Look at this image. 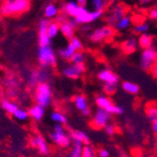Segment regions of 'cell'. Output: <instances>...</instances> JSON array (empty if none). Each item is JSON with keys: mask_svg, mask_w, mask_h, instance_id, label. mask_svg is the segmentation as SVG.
Returning a JSON list of instances; mask_svg holds the SVG:
<instances>
[{"mask_svg": "<svg viewBox=\"0 0 157 157\" xmlns=\"http://www.w3.org/2000/svg\"><path fill=\"white\" fill-rule=\"evenodd\" d=\"M30 0H7L1 7L4 15H16L29 9Z\"/></svg>", "mask_w": 157, "mask_h": 157, "instance_id": "obj_1", "label": "cell"}, {"mask_svg": "<svg viewBox=\"0 0 157 157\" xmlns=\"http://www.w3.org/2000/svg\"><path fill=\"white\" fill-rule=\"evenodd\" d=\"M53 99L51 86L47 82L39 83L35 87V101L38 105L48 107Z\"/></svg>", "mask_w": 157, "mask_h": 157, "instance_id": "obj_2", "label": "cell"}, {"mask_svg": "<svg viewBox=\"0 0 157 157\" xmlns=\"http://www.w3.org/2000/svg\"><path fill=\"white\" fill-rule=\"evenodd\" d=\"M50 137L54 143L60 148L67 149L72 145V137L70 134L65 132L63 124L56 123L54 125V132L50 135Z\"/></svg>", "mask_w": 157, "mask_h": 157, "instance_id": "obj_3", "label": "cell"}, {"mask_svg": "<svg viewBox=\"0 0 157 157\" xmlns=\"http://www.w3.org/2000/svg\"><path fill=\"white\" fill-rule=\"evenodd\" d=\"M38 60L42 68H48L54 66L56 63V55L50 45L40 46L37 53Z\"/></svg>", "mask_w": 157, "mask_h": 157, "instance_id": "obj_4", "label": "cell"}, {"mask_svg": "<svg viewBox=\"0 0 157 157\" xmlns=\"http://www.w3.org/2000/svg\"><path fill=\"white\" fill-rule=\"evenodd\" d=\"M115 34H116L115 27L108 25L96 28L95 30H93L89 35V39L90 41L94 42V44H100V42L112 39L115 36Z\"/></svg>", "mask_w": 157, "mask_h": 157, "instance_id": "obj_5", "label": "cell"}, {"mask_svg": "<svg viewBox=\"0 0 157 157\" xmlns=\"http://www.w3.org/2000/svg\"><path fill=\"white\" fill-rule=\"evenodd\" d=\"M157 59V50L155 48L150 47L143 49L140 56V67L145 72H150L155 60Z\"/></svg>", "mask_w": 157, "mask_h": 157, "instance_id": "obj_6", "label": "cell"}, {"mask_svg": "<svg viewBox=\"0 0 157 157\" xmlns=\"http://www.w3.org/2000/svg\"><path fill=\"white\" fill-rule=\"evenodd\" d=\"M111 120V114L104 108H100L95 111L93 119L91 121V127L94 129H103V128L109 123Z\"/></svg>", "mask_w": 157, "mask_h": 157, "instance_id": "obj_7", "label": "cell"}, {"mask_svg": "<svg viewBox=\"0 0 157 157\" xmlns=\"http://www.w3.org/2000/svg\"><path fill=\"white\" fill-rule=\"evenodd\" d=\"M128 11H129V7L123 3H119L116 6H114L113 10H111L110 14L106 17V23L107 25L114 27L115 24L118 20L127 15Z\"/></svg>", "mask_w": 157, "mask_h": 157, "instance_id": "obj_8", "label": "cell"}, {"mask_svg": "<svg viewBox=\"0 0 157 157\" xmlns=\"http://www.w3.org/2000/svg\"><path fill=\"white\" fill-rule=\"evenodd\" d=\"M50 21L47 18H42L39 21L38 24V41L40 46L50 45L51 38L47 34V26Z\"/></svg>", "mask_w": 157, "mask_h": 157, "instance_id": "obj_9", "label": "cell"}, {"mask_svg": "<svg viewBox=\"0 0 157 157\" xmlns=\"http://www.w3.org/2000/svg\"><path fill=\"white\" fill-rule=\"evenodd\" d=\"M86 71V66L84 63L82 64H74L66 66L62 70V74L71 79H78Z\"/></svg>", "mask_w": 157, "mask_h": 157, "instance_id": "obj_10", "label": "cell"}, {"mask_svg": "<svg viewBox=\"0 0 157 157\" xmlns=\"http://www.w3.org/2000/svg\"><path fill=\"white\" fill-rule=\"evenodd\" d=\"M77 25H78V24L75 18L70 19V20H66L63 23L59 24V31L61 32V34L66 39L70 40L75 36V27Z\"/></svg>", "mask_w": 157, "mask_h": 157, "instance_id": "obj_11", "label": "cell"}, {"mask_svg": "<svg viewBox=\"0 0 157 157\" xmlns=\"http://www.w3.org/2000/svg\"><path fill=\"white\" fill-rule=\"evenodd\" d=\"M29 145L32 148H35L39 151V152L42 155H46L50 152V148L47 141L41 136H37L31 137L29 140Z\"/></svg>", "mask_w": 157, "mask_h": 157, "instance_id": "obj_12", "label": "cell"}, {"mask_svg": "<svg viewBox=\"0 0 157 157\" xmlns=\"http://www.w3.org/2000/svg\"><path fill=\"white\" fill-rule=\"evenodd\" d=\"M74 102H75V107L81 111V113L83 114L84 116L88 117L91 114V110L90 108L89 107V105H88V101H87V98H86L84 95H76L74 99Z\"/></svg>", "mask_w": 157, "mask_h": 157, "instance_id": "obj_13", "label": "cell"}, {"mask_svg": "<svg viewBox=\"0 0 157 157\" xmlns=\"http://www.w3.org/2000/svg\"><path fill=\"white\" fill-rule=\"evenodd\" d=\"M98 79L103 83H119V76L108 69L100 71L98 74Z\"/></svg>", "mask_w": 157, "mask_h": 157, "instance_id": "obj_14", "label": "cell"}, {"mask_svg": "<svg viewBox=\"0 0 157 157\" xmlns=\"http://www.w3.org/2000/svg\"><path fill=\"white\" fill-rule=\"evenodd\" d=\"M137 47H138V42H137V40H136L135 38L126 39L121 44V49L125 55L134 54L136 51Z\"/></svg>", "mask_w": 157, "mask_h": 157, "instance_id": "obj_15", "label": "cell"}, {"mask_svg": "<svg viewBox=\"0 0 157 157\" xmlns=\"http://www.w3.org/2000/svg\"><path fill=\"white\" fill-rule=\"evenodd\" d=\"M75 21L77 22L78 25H84V24L91 23L90 13L85 6H80L79 11L77 13V15L75 17Z\"/></svg>", "mask_w": 157, "mask_h": 157, "instance_id": "obj_16", "label": "cell"}, {"mask_svg": "<svg viewBox=\"0 0 157 157\" xmlns=\"http://www.w3.org/2000/svg\"><path fill=\"white\" fill-rule=\"evenodd\" d=\"M79 8H80V5L77 2H75V1H69V2H67L63 6L62 11L66 14L67 16L75 18L77 15L78 11H79Z\"/></svg>", "mask_w": 157, "mask_h": 157, "instance_id": "obj_17", "label": "cell"}, {"mask_svg": "<svg viewBox=\"0 0 157 157\" xmlns=\"http://www.w3.org/2000/svg\"><path fill=\"white\" fill-rule=\"evenodd\" d=\"M28 114H29V117H31L34 121H40L44 116L45 109L42 105L36 104L35 105L31 106L30 109L28 110Z\"/></svg>", "mask_w": 157, "mask_h": 157, "instance_id": "obj_18", "label": "cell"}, {"mask_svg": "<svg viewBox=\"0 0 157 157\" xmlns=\"http://www.w3.org/2000/svg\"><path fill=\"white\" fill-rule=\"evenodd\" d=\"M138 46L142 49H146V48H150L153 46V37L151 34L145 32L140 34L138 40Z\"/></svg>", "mask_w": 157, "mask_h": 157, "instance_id": "obj_19", "label": "cell"}, {"mask_svg": "<svg viewBox=\"0 0 157 157\" xmlns=\"http://www.w3.org/2000/svg\"><path fill=\"white\" fill-rule=\"evenodd\" d=\"M72 149H71L69 152V156L71 157H82V151L84 143L76 139H72Z\"/></svg>", "mask_w": 157, "mask_h": 157, "instance_id": "obj_20", "label": "cell"}, {"mask_svg": "<svg viewBox=\"0 0 157 157\" xmlns=\"http://www.w3.org/2000/svg\"><path fill=\"white\" fill-rule=\"evenodd\" d=\"M122 90L127 92L128 94H131V95H136L139 93L140 91V88L139 86L136 83L130 82V81H125L122 83L121 85Z\"/></svg>", "mask_w": 157, "mask_h": 157, "instance_id": "obj_21", "label": "cell"}, {"mask_svg": "<svg viewBox=\"0 0 157 157\" xmlns=\"http://www.w3.org/2000/svg\"><path fill=\"white\" fill-rule=\"evenodd\" d=\"M132 25V20H131V17L128 15H125L124 17L121 18L120 20L117 21V23L114 25L116 30H126L128 29Z\"/></svg>", "mask_w": 157, "mask_h": 157, "instance_id": "obj_22", "label": "cell"}, {"mask_svg": "<svg viewBox=\"0 0 157 157\" xmlns=\"http://www.w3.org/2000/svg\"><path fill=\"white\" fill-rule=\"evenodd\" d=\"M70 136H71V137H72V139H76V140H79V141L83 142L84 145L90 143V140L89 136L86 134L85 132H83V131H78V130L71 131L70 132Z\"/></svg>", "mask_w": 157, "mask_h": 157, "instance_id": "obj_23", "label": "cell"}, {"mask_svg": "<svg viewBox=\"0 0 157 157\" xmlns=\"http://www.w3.org/2000/svg\"><path fill=\"white\" fill-rule=\"evenodd\" d=\"M75 51L76 50L75 49V47L69 42L68 45H66L64 48H62V49L59 50V56H60L62 59H64V60H70L71 58L73 56V55L75 53Z\"/></svg>", "mask_w": 157, "mask_h": 157, "instance_id": "obj_24", "label": "cell"}, {"mask_svg": "<svg viewBox=\"0 0 157 157\" xmlns=\"http://www.w3.org/2000/svg\"><path fill=\"white\" fill-rule=\"evenodd\" d=\"M95 103L98 107L104 109H106L111 104H113L112 100L110 99V97H108V95H99L95 99Z\"/></svg>", "mask_w": 157, "mask_h": 157, "instance_id": "obj_25", "label": "cell"}, {"mask_svg": "<svg viewBox=\"0 0 157 157\" xmlns=\"http://www.w3.org/2000/svg\"><path fill=\"white\" fill-rule=\"evenodd\" d=\"M59 14V8L55 4H48L44 9V16L47 19H54Z\"/></svg>", "mask_w": 157, "mask_h": 157, "instance_id": "obj_26", "label": "cell"}, {"mask_svg": "<svg viewBox=\"0 0 157 157\" xmlns=\"http://www.w3.org/2000/svg\"><path fill=\"white\" fill-rule=\"evenodd\" d=\"M59 33V24L58 22H50L47 26V34L51 39L58 36Z\"/></svg>", "mask_w": 157, "mask_h": 157, "instance_id": "obj_27", "label": "cell"}, {"mask_svg": "<svg viewBox=\"0 0 157 157\" xmlns=\"http://www.w3.org/2000/svg\"><path fill=\"white\" fill-rule=\"evenodd\" d=\"M51 120L56 123L60 124H66L67 123V118L63 113L59 111H54L51 113Z\"/></svg>", "mask_w": 157, "mask_h": 157, "instance_id": "obj_28", "label": "cell"}, {"mask_svg": "<svg viewBox=\"0 0 157 157\" xmlns=\"http://www.w3.org/2000/svg\"><path fill=\"white\" fill-rule=\"evenodd\" d=\"M118 84L119 83H104L103 90L105 95L111 96L115 94L118 90Z\"/></svg>", "mask_w": 157, "mask_h": 157, "instance_id": "obj_29", "label": "cell"}, {"mask_svg": "<svg viewBox=\"0 0 157 157\" xmlns=\"http://www.w3.org/2000/svg\"><path fill=\"white\" fill-rule=\"evenodd\" d=\"M95 156H97V151L93 146L90 145V143L84 145L82 157H95Z\"/></svg>", "mask_w": 157, "mask_h": 157, "instance_id": "obj_30", "label": "cell"}, {"mask_svg": "<svg viewBox=\"0 0 157 157\" xmlns=\"http://www.w3.org/2000/svg\"><path fill=\"white\" fill-rule=\"evenodd\" d=\"M39 83H40V80H39V75H38V70L32 71V72H30L29 75H28V77H27L28 86L31 87V88H35Z\"/></svg>", "mask_w": 157, "mask_h": 157, "instance_id": "obj_31", "label": "cell"}, {"mask_svg": "<svg viewBox=\"0 0 157 157\" xmlns=\"http://www.w3.org/2000/svg\"><path fill=\"white\" fill-rule=\"evenodd\" d=\"M1 107L8 113L10 114H13L14 111H15L18 108V105L16 104H14L10 101H8V100H4V101L1 102Z\"/></svg>", "mask_w": 157, "mask_h": 157, "instance_id": "obj_32", "label": "cell"}, {"mask_svg": "<svg viewBox=\"0 0 157 157\" xmlns=\"http://www.w3.org/2000/svg\"><path fill=\"white\" fill-rule=\"evenodd\" d=\"M13 117L15 118L16 120L20 121H26L29 117V114H28V111L25 110V109H21V108H17L14 113L12 114Z\"/></svg>", "mask_w": 157, "mask_h": 157, "instance_id": "obj_33", "label": "cell"}, {"mask_svg": "<svg viewBox=\"0 0 157 157\" xmlns=\"http://www.w3.org/2000/svg\"><path fill=\"white\" fill-rule=\"evenodd\" d=\"M70 61L74 64H82L85 62V55L82 51H75V53L71 58Z\"/></svg>", "mask_w": 157, "mask_h": 157, "instance_id": "obj_34", "label": "cell"}, {"mask_svg": "<svg viewBox=\"0 0 157 157\" xmlns=\"http://www.w3.org/2000/svg\"><path fill=\"white\" fill-rule=\"evenodd\" d=\"M91 4L94 10L104 11L108 5V0H91Z\"/></svg>", "mask_w": 157, "mask_h": 157, "instance_id": "obj_35", "label": "cell"}, {"mask_svg": "<svg viewBox=\"0 0 157 157\" xmlns=\"http://www.w3.org/2000/svg\"><path fill=\"white\" fill-rule=\"evenodd\" d=\"M146 114H147L148 120L151 122L156 121L157 120V106H153V105L148 106L146 109Z\"/></svg>", "mask_w": 157, "mask_h": 157, "instance_id": "obj_36", "label": "cell"}, {"mask_svg": "<svg viewBox=\"0 0 157 157\" xmlns=\"http://www.w3.org/2000/svg\"><path fill=\"white\" fill-rule=\"evenodd\" d=\"M105 110L108 111L111 115H121V114H123V112H124V109L122 106L117 105L114 103L111 104Z\"/></svg>", "mask_w": 157, "mask_h": 157, "instance_id": "obj_37", "label": "cell"}, {"mask_svg": "<svg viewBox=\"0 0 157 157\" xmlns=\"http://www.w3.org/2000/svg\"><path fill=\"white\" fill-rule=\"evenodd\" d=\"M150 29V25L148 23L146 22H141L139 24H136V25L134 28V31L137 34H142V33H145L148 32Z\"/></svg>", "mask_w": 157, "mask_h": 157, "instance_id": "obj_38", "label": "cell"}, {"mask_svg": "<svg viewBox=\"0 0 157 157\" xmlns=\"http://www.w3.org/2000/svg\"><path fill=\"white\" fill-rule=\"evenodd\" d=\"M70 44H72L75 49L76 51H82L84 49V45H83V42L81 41V40L76 37V36H74L72 39H70Z\"/></svg>", "mask_w": 157, "mask_h": 157, "instance_id": "obj_39", "label": "cell"}, {"mask_svg": "<svg viewBox=\"0 0 157 157\" xmlns=\"http://www.w3.org/2000/svg\"><path fill=\"white\" fill-rule=\"evenodd\" d=\"M104 129L105 131V133L108 135V136H114L116 134V128L115 126H114L113 124H110V123H107L105 127H104Z\"/></svg>", "mask_w": 157, "mask_h": 157, "instance_id": "obj_40", "label": "cell"}, {"mask_svg": "<svg viewBox=\"0 0 157 157\" xmlns=\"http://www.w3.org/2000/svg\"><path fill=\"white\" fill-rule=\"evenodd\" d=\"M149 18L152 21H157V8H153L149 11Z\"/></svg>", "mask_w": 157, "mask_h": 157, "instance_id": "obj_41", "label": "cell"}, {"mask_svg": "<svg viewBox=\"0 0 157 157\" xmlns=\"http://www.w3.org/2000/svg\"><path fill=\"white\" fill-rule=\"evenodd\" d=\"M110 155V152L106 149H100L97 151V156L99 157H108Z\"/></svg>", "mask_w": 157, "mask_h": 157, "instance_id": "obj_42", "label": "cell"}, {"mask_svg": "<svg viewBox=\"0 0 157 157\" xmlns=\"http://www.w3.org/2000/svg\"><path fill=\"white\" fill-rule=\"evenodd\" d=\"M150 73L151 75V76L154 78V79H157V59L155 60L154 64L152 65L151 71H150Z\"/></svg>", "mask_w": 157, "mask_h": 157, "instance_id": "obj_43", "label": "cell"}, {"mask_svg": "<svg viewBox=\"0 0 157 157\" xmlns=\"http://www.w3.org/2000/svg\"><path fill=\"white\" fill-rule=\"evenodd\" d=\"M56 22H58L59 24H61V23H63L64 21H66V20H68V16L66 15V14L63 12L62 14H60V15H56Z\"/></svg>", "mask_w": 157, "mask_h": 157, "instance_id": "obj_44", "label": "cell"}, {"mask_svg": "<svg viewBox=\"0 0 157 157\" xmlns=\"http://www.w3.org/2000/svg\"><path fill=\"white\" fill-rule=\"evenodd\" d=\"M81 30L83 32H89L90 30V25H89L87 24H84L83 26H82V28H81Z\"/></svg>", "mask_w": 157, "mask_h": 157, "instance_id": "obj_45", "label": "cell"}, {"mask_svg": "<svg viewBox=\"0 0 157 157\" xmlns=\"http://www.w3.org/2000/svg\"><path fill=\"white\" fill-rule=\"evenodd\" d=\"M151 123H152V131H153L154 134L157 135V120L152 121Z\"/></svg>", "mask_w": 157, "mask_h": 157, "instance_id": "obj_46", "label": "cell"}, {"mask_svg": "<svg viewBox=\"0 0 157 157\" xmlns=\"http://www.w3.org/2000/svg\"><path fill=\"white\" fill-rule=\"evenodd\" d=\"M76 2L80 6H86V4H87V2H88V0H76Z\"/></svg>", "mask_w": 157, "mask_h": 157, "instance_id": "obj_47", "label": "cell"}, {"mask_svg": "<svg viewBox=\"0 0 157 157\" xmlns=\"http://www.w3.org/2000/svg\"><path fill=\"white\" fill-rule=\"evenodd\" d=\"M138 1L141 5H146V4H149L151 0H138Z\"/></svg>", "mask_w": 157, "mask_h": 157, "instance_id": "obj_48", "label": "cell"}, {"mask_svg": "<svg viewBox=\"0 0 157 157\" xmlns=\"http://www.w3.org/2000/svg\"><path fill=\"white\" fill-rule=\"evenodd\" d=\"M117 0H108V4H113L114 2H116Z\"/></svg>", "mask_w": 157, "mask_h": 157, "instance_id": "obj_49", "label": "cell"}]
</instances>
